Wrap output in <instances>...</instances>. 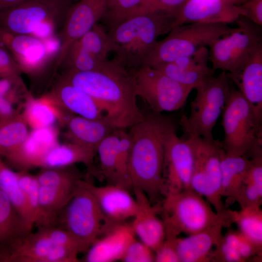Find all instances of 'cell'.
I'll return each mask as SVG.
<instances>
[{
  "label": "cell",
  "instance_id": "24",
  "mask_svg": "<svg viewBox=\"0 0 262 262\" xmlns=\"http://www.w3.org/2000/svg\"><path fill=\"white\" fill-rule=\"evenodd\" d=\"M226 226L221 223L186 238L177 237L175 247L180 262H210L212 248L220 242Z\"/></svg>",
  "mask_w": 262,
  "mask_h": 262
},
{
  "label": "cell",
  "instance_id": "20",
  "mask_svg": "<svg viewBox=\"0 0 262 262\" xmlns=\"http://www.w3.org/2000/svg\"><path fill=\"white\" fill-rule=\"evenodd\" d=\"M57 137L53 126L33 129L17 148L4 156L21 170L39 167L46 154L58 144Z\"/></svg>",
  "mask_w": 262,
  "mask_h": 262
},
{
  "label": "cell",
  "instance_id": "17",
  "mask_svg": "<svg viewBox=\"0 0 262 262\" xmlns=\"http://www.w3.org/2000/svg\"><path fill=\"white\" fill-rule=\"evenodd\" d=\"M246 15L242 5L225 0H188L172 15V29L190 23L228 24Z\"/></svg>",
  "mask_w": 262,
  "mask_h": 262
},
{
  "label": "cell",
  "instance_id": "10",
  "mask_svg": "<svg viewBox=\"0 0 262 262\" xmlns=\"http://www.w3.org/2000/svg\"><path fill=\"white\" fill-rule=\"evenodd\" d=\"M238 27L231 33L219 38L209 46V61L214 70L238 73L255 52L262 47L261 26L244 16L235 21Z\"/></svg>",
  "mask_w": 262,
  "mask_h": 262
},
{
  "label": "cell",
  "instance_id": "28",
  "mask_svg": "<svg viewBox=\"0 0 262 262\" xmlns=\"http://www.w3.org/2000/svg\"><path fill=\"white\" fill-rule=\"evenodd\" d=\"M96 152L76 143H68L53 147L44 157L39 167L42 168H61L77 163L90 165Z\"/></svg>",
  "mask_w": 262,
  "mask_h": 262
},
{
  "label": "cell",
  "instance_id": "44",
  "mask_svg": "<svg viewBox=\"0 0 262 262\" xmlns=\"http://www.w3.org/2000/svg\"><path fill=\"white\" fill-rule=\"evenodd\" d=\"M21 71L11 56L4 49L0 47V78L9 80L14 83H21Z\"/></svg>",
  "mask_w": 262,
  "mask_h": 262
},
{
  "label": "cell",
  "instance_id": "42",
  "mask_svg": "<svg viewBox=\"0 0 262 262\" xmlns=\"http://www.w3.org/2000/svg\"><path fill=\"white\" fill-rule=\"evenodd\" d=\"M187 0H142L128 18L139 14L152 13H161L172 16Z\"/></svg>",
  "mask_w": 262,
  "mask_h": 262
},
{
  "label": "cell",
  "instance_id": "16",
  "mask_svg": "<svg viewBox=\"0 0 262 262\" xmlns=\"http://www.w3.org/2000/svg\"><path fill=\"white\" fill-rule=\"evenodd\" d=\"M108 0H79L69 7L58 35L56 67L61 66L71 46L101 20Z\"/></svg>",
  "mask_w": 262,
  "mask_h": 262
},
{
  "label": "cell",
  "instance_id": "7",
  "mask_svg": "<svg viewBox=\"0 0 262 262\" xmlns=\"http://www.w3.org/2000/svg\"><path fill=\"white\" fill-rule=\"evenodd\" d=\"M230 87L227 72L222 71L196 88V94L190 103L189 115H182L179 121L185 138L214 140L213 131L229 96Z\"/></svg>",
  "mask_w": 262,
  "mask_h": 262
},
{
  "label": "cell",
  "instance_id": "8",
  "mask_svg": "<svg viewBox=\"0 0 262 262\" xmlns=\"http://www.w3.org/2000/svg\"><path fill=\"white\" fill-rule=\"evenodd\" d=\"M236 30L227 24L190 23L175 27L164 38L156 42L145 66L155 67L191 55Z\"/></svg>",
  "mask_w": 262,
  "mask_h": 262
},
{
  "label": "cell",
  "instance_id": "6",
  "mask_svg": "<svg viewBox=\"0 0 262 262\" xmlns=\"http://www.w3.org/2000/svg\"><path fill=\"white\" fill-rule=\"evenodd\" d=\"M72 0H26L0 12V29L42 40L55 35L63 25Z\"/></svg>",
  "mask_w": 262,
  "mask_h": 262
},
{
  "label": "cell",
  "instance_id": "51",
  "mask_svg": "<svg viewBox=\"0 0 262 262\" xmlns=\"http://www.w3.org/2000/svg\"></svg>",
  "mask_w": 262,
  "mask_h": 262
},
{
  "label": "cell",
  "instance_id": "25",
  "mask_svg": "<svg viewBox=\"0 0 262 262\" xmlns=\"http://www.w3.org/2000/svg\"><path fill=\"white\" fill-rule=\"evenodd\" d=\"M64 109L83 117L104 118L103 110L90 95L61 79L51 94Z\"/></svg>",
  "mask_w": 262,
  "mask_h": 262
},
{
  "label": "cell",
  "instance_id": "3",
  "mask_svg": "<svg viewBox=\"0 0 262 262\" xmlns=\"http://www.w3.org/2000/svg\"><path fill=\"white\" fill-rule=\"evenodd\" d=\"M171 15L152 13L131 16L107 31L113 60L131 72L145 66L158 36L172 29Z\"/></svg>",
  "mask_w": 262,
  "mask_h": 262
},
{
  "label": "cell",
  "instance_id": "14",
  "mask_svg": "<svg viewBox=\"0 0 262 262\" xmlns=\"http://www.w3.org/2000/svg\"><path fill=\"white\" fill-rule=\"evenodd\" d=\"M78 255L54 244L39 229L13 242L0 244L2 262H77Z\"/></svg>",
  "mask_w": 262,
  "mask_h": 262
},
{
  "label": "cell",
  "instance_id": "11",
  "mask_svg": "<svg viewBox=\"0 0 262 262\" xmlns=\"http://www.w3.org/2000/svg\"><path fill=\"white\" fill-rule=\"evenodd\" d=\"M136 95L158 113L182 108L193 88L174 81L159 69L144 66L131 72Z\"/></svg>",
  "mask_w": 262,
  "mask_h": 262
},
{
  "label": "cell",
  "instance_id": "19",
  "mask_svg": "<svg viewBox=\"0 0 262 262\" xmlns=\"http://www.w3.org/2000/svg\"><path fill=\"white\" fill-rule=\"evenodd\" d=\"M209 51L205 47L191 55L153 67L180 84L194 89L214 76L215 70L209 67Z\"/></svg>",
  "mask_w": 262,
  "mask_h": 262
},
{
  "label": "cell",
  "instance_id": "37",
  "mask_svg": "<svg viewBox=\"0 0 262 262\" xmlns=\"http://www.w3.org/2000/svg\"><path fill=\"white\" fill-rule=\"evenodd\" d=\"M131 145L132 141L130 133L126 132L123 129H120L115 172L110 184L117 185L129 191L132 189L129 169Z\"/></svg>",
  "mask_w": 262,
  "mask_h": 262
},
{
  "label": "cell",
  "instance_id": "4",
  "mask_svg": "<svg viewBox=\"0 0 262 262\" xmlns=\"http://www.w3.org/2000/svg\"><path fill=\"white\" fill-rule=\"evenodd\" d=\"M161 206L165 238L177 237L181 233L193 234L221 223L226 226L231 223L228 212L213 211L210 204L193 189L164 196Z\"/></svg>",
  "mask_w": 262,
  "mask_h": 262
},
{
  "label": "cell",
  "instance_id": "38",
  "mask_svg": "<svg viewBox=\"0 0 262 262\" xmlns=\"http://www.w3.org/2000/svg\"><path fill=\"white\" fill-rule=\"evenodd\" d=\"M72 166L42 168L35 175L39 185L59 189L75 188L81 179L78 171Z\"/></svg>",
  "mask_w": 262,
  "mask_h": 262
},
{
  "label": "cell",
  "instance_id": "22",
  "mask_svg": "<svg viewBox=\"0 0 262 262\" xmlns=\"http://www.w3.org/2000/svg\"><path fill=\"white\" fill-rule=\"evenodd\" d=\"M133 190L137 210L131 226L140 241L154 251L162 244L165 237L164 222L157 216L159 207L152 205L143 191L135 188Z\"/></svg>",
  "mask_w": 262,
  "mask_h": 262
},
{
  "label": "cell",
  "instance_id": "34",
  "mask_svg": "<svg viewBox=\"0 0 262 262\" xmlns=\"http://www.w3.org/2000/svg\"><path fill=\"white\" fill-rule=\"evenodd\" d=\"M231 222L238 226L240 232L259 248L262 246V211L260 206H248L239 211L227 210Z\"/></svg>",
  "mask_w": 262,
  "mask_h": 262
},
{
  "label": "cell",
  "instance_id": "46",
  "mask_svg": "<svg viewBox=\"0 0 262 262\" xmlns=\"http://www.w3.org/2000/svg\"><path fill=\"white\" fill-rule=\"evenodd\" d=\"M246 11L245 17L253 23L262 25V0H248L242 5Z\"/></svg>",
  "mask_w": 262,
  "mask_h": 262
},
{
  "label": "cell",
  "instance_id": "23",
  "mask_svg": "<svg viewBox=\"0 0 262 262\" xmlns=\"http://www.w3.org/2000/svg\"><path fill=\"white\" fill-rule=\"evenodd\" d=\"M227 74L249 103L258 119L262 122V47L238 73Z\"/></svg>",
  "mask_w": 262,
  "mask_h": 262
},
{
  "label": "cell",
  "instance_id": "13",
  "mask_svg": "<svg viewBox=\"0 0 262 262\" xmlns=\"http://www.w3.org/2000/svg\"><path fill=\"white\" fill-rule=\"evenodd\" d=\"M60 46L56 35L42 40L0 29V47L10 54L21 72L34 74L42 71L54 57L57 58Z\"/></svg>",
  "mask_w": 262,
  "mask_h": 262
},
{
  "label": "cell",
  "instance_id": "36",
  "mask_svg": "<svg viewBox=\"0 0 262 262\" xmlns=\"http://www.w3.org/2000/svg\"><path fill=\"white\" fill-rule=\"evenodd\" d=\"M75 42L100 61L105 62L108 60L111 46L107 31L102 24H95Z\"/></svg>",
  "mask_w": 262,
  "mask_h": 262
},
{
  "label": "cell",
  "instance_id": "21",
  "mask_svg": "<svg viewBox=\"0 0 262 262\" xmlns=\"http://www.w3.org/2000/svg\"><path fill=\"white\" fill-rule=\"evenodd\" d=\"M135 234L131 224L125 222L112 226L86 251L87 262L121 261Z\"/></svg>",
  "mask_w": 262,
  "mask_h": 262
},
{
  "label": "cell",
  "instance_id": "15",
  "mask_svg": "<svg viewBox=\"0 0 262 262\" xmlns=\"http://www.w3.org/2000/svg\"><path fill=\"white\" fill-rule=\"evenodd\" d=\"M169 133L165 140L163 171L162 195L192 189L191 179L195 164V152L188 138Z\"/></svg>",
  "mask_w": 262,
  "mask_h": 262
},
{
  "label": "cell",
  "instance_id": "50",
  "mask_svg": "<svg viewBox=\"0 0 262 262\" xmlns=\"http://www.w3.org/2000/svg\"><path fill=\"white\" fill-rule=\"evenodd\" d=\"M78 0H72V1L73 2H76V1H78Z\"/></svg>",
  "mask_w": 262,
  "mask_h": 262
},
{
  "label": "cell",
  "instance_id": "1",
  "mask_svg": "<svg viewBox=\"0 0 262 262\" xmlns=\"http://www.w3.org/2000/svg\"><path fill=\"white\" fill-rule=\"evenodd\" d=\"M62 79L93 98L117 129L131 128L144 117L137 104L131 73L113 59L96 70L66 71Z\"/></svg>",
  "mask_w": 262,
  "mask_h": 262
},
{
  "label": "cell",
  "instance_id": "30",
  "mask_svg": "<svg viewBox=\"0 0 262 262\" xmlns=\"http://www.w3.org/2000/svg\"><path fill=\"white\" fill-rule=\"evenodd\" d=\"M247 156H233L221 150V195L234 200L237 191L250 165Z\"/></svg>",
  "mask_w": 262,
  "mask_h": 262
},
{
  "label": "cell",
  "instance_id": "31",
  "mask_svg": "<svg viewBox=\"0 0 262 262\" xmlns=\"http://www.w3.org/2000/svg\"><path fill=\"white\" fill-rule=\"evenodd\" d=\"M234 200L241 208L261 206L262 202V157L251 159L250 165L240 186Z\"/></svg>",
  "mask_w": 262,
  "mask_h": 262
},
{
  "label": "cell",
  "instance_id": "9",
  "mask_svg": "<svg viewBox=\"0 0 262 262\" xmlns=\"http://www.w3.org/2000/svg\"><path fill=\"white\" fill-rule=\"evenodd\" d=\"M79 180L72 196L58 215L57 226L89 248L113 225L107 221L93 195Z\"/></svg>",
  "mask_w": 262,
  "mask_h": 262
},
{
  "label": "cell",
  "instance_id": "2",
  "mask_svg": "<svg viewBox=\"0 0 262 262\" xmlns=\"http://www.w3.org/2000/svg\"><path fill=\"white\" fill-rule=\"evenodd\" d=\"M178 127L173 117L151 111L130 128L129 169L132 189L143 191L151 203L162 195L165 142Z\"/></svg>",
  "mask_w": 262,
  "mask_h": 262
},
{
  "label": "cell",
  "instance_id": "43",
  "mask_svg": "<svg viewBox=\"0 0 262 262\" xmlns=\"http://www.w3.org/2000/svg\"><path fill=\"white\" fill-rule=\"evenodd\" d=\"M121 261L124 262H154L155 253L150 247L135 238L128 246Z\"/></svg>",
  "mask_w": 262,
  "mask_h": 262
},
{
  "label": "cell",
  "instance_id": "26",
  "mask_svg": "<svg viewBox=\"0 0 262 262\" xmlns=\"http://www.w3.org/2000/svg\"><path fill=\"white\" fill-rule=\"evenodd\" d=\"M65 124L69 141L96 152L101 141L117 129L105 118L92 119L79 115L69 116Z\"/></svg>",
  "mask_w": 262,
  "mask_h": 262
},
{
  "label": "cell",
  "instance_id": "32",
  "mask_svg": "<svg viewBox=\"0 0 262 262\" xmlns=\"http://www.w3.org/2000/svg\"><path fill=\"white\" fill-rule=\"evenodd\" d=\"M29 232L8 197L0 189V244L13 242Z\"/></svg>",
  "mask_w": 262,
  "mask_h": 262
},
{
  "label": "cell",
  "instance_id": "35",
  "mask_svg": "<svg viewBox=\"0 0 262 262\" xmlns=\"http://www.w3.org/2000/svg\"><path fill=\"white\" fill-rule=\"evenodd\" d=\"M29 132L22 115L0 118V154L5 155L17 148Z\"/></svg>",
  "mask_w": 262,
  "mask_h": 262
},
{
  "label": "cell",
  "instance_id": "27",
  "mask_svg": "<svg viewBox=\"0 0 262 262\" xmlns=\"http://www.w3.org/2000/svg\"><path fill=\"white\" fill-rule=\"evenodd\" d=\"M64 110L50 94L29 100L22 115L28 125L35 129L53 126L58 120L65 124L69 116Z\"/></svg>",
  "mask_w": 262,
  "mask_h": 262
},
{
  "label": "cell",
  "instance_id": "12",
  "mask_svg": "<svg viewBox=\"0 0 262 262\" xmlns=\"http://www.w3.org/2000/svg\"><path fill=\"white\" fill-rule=\"evenodd\" d=\"M188 138L195 152V164L191 179L192 189L205 197L218 213L227 209L221 195V142L207 141L201 137Z\"/></svg>",
  "mask_w": 262,
  "mask_h": 262
},
{
  "label": "cell",
  "instance_id": "47",
  "mask_svg": "<svg viewBox=\"0 0 262 262\" xmlns=\"http://www.w3.org/2000/svg\"><path fill=\"white\" fill-rule=\"evenodd\" d=\"M15 115L10 100L5 97L0 95V118L8 117Z\"/></svg>",
  "mask_w": 262,
  "mask_h": 262
},
{
  "label": "cell",
  "instance_id": "45",
  "mask_svg": "<svg viewBox=\"0 0 262 262\" xmlns=\"http://www.w3.org/2000/svg\"><path fill=\"white\" fill-rule=\"evenodd\" d=\"M177 237L165 238L162 244L154 251V262H180L175 247Z\"/></svg>",
  "mask_w": 262,
  "mask_h": 262
},
{
  "label": "cell",
  "instance_id": "33",
  "mask_svg": "<svg viewBox=\"0 0 262 262\" xmlns=\"http://www.w3.org/2000/svg\"><path fill=\"white\" fill-rule=\"evenodd\" d=\"M0 189L8 197L22 219L27 229L31 232L32 226L27 207L25 196L18 182L17 174L2 161L0 154Z\"/></svg>",
  "mask_w": 262,
  "mask_h": 262
},
{
  "label": "cell",
  "instance_id": "29",
  "mask_svg": "<svg viewBox=\"0 0 262 262\" xmlns=\"http://www.w3.org/2000/svg\"><path fill=\"white\" fill-rule=\"evenodd\" d=\"M76 187L59 189L39 185L40 214L36 225L39 228L57 226L58 215L70 199Z\"/></svg>",
  "mask_w": 262,
  "mask_h": 262
},
{
  "label": "cell",
  "instance_id": "49",
  "mask_svg": "<svg viewBox=\"0 0 262 262\" xmlns=\"http://www.w3.org/2000/svg\"><path fill=\"white\" fill-rule=\"evenodd\" d=\"M227 2L232 4L240 5L247 1L248 0H225Z\"/></svg>",
  "mask_w": 262,
  "mask_h": 262
},
{
  "label": "cell",
  "instance_id": "40",
  "mask_svg": "<svg viewBox=\"0 0 262 262\" xmlns=\"http://www.w3.org/2000/svg\"><path fill=\"white\" fill-rule=\"evenodd\" d=\"M142 0H108L101 20L107 31L127 19Z\"/></svg>",
  "mask_w": 262,
  "mask_h": 262
},
{
  "label": "cell",
  "instance_id": "48",
  "mask_svg": "<svg viewBox=\"0 0 262 262\" xmlns=\"http://www.w3.org/2000/svg\"><path fill=\"white\" fill-rule=\"evenodd\" d=\"M26 0H0V12L15 7Z\"/></svg>",
  "mask_w": 262,
  "mask_h": 262
},
{
  "label": "cell",
  "instance_id": "41",
  "mask_svg": "<svg viewBox=\"0 0 262 262\" xmlns=\"http://www.w3.org/2000/svg\"><path fill=\"white\" fill-rule=\"evenodd\" d=\"M54 244L73 250L79 254L86 252L88 247L75 238L66 229L59 226L39 229Z\"/></svg>",
  "mask_w": 262,
  "mask_h": 262
},
{
  "label": "cell",
  "instance_id": "18",
  "mask_svg": "<svg viewBox=\"0 0 262 262\" xmlns=\"http://www.w3.org/2000/svg\"><path fill=\"white\" fill-rule=\"evenodd\" d=\"M79 182L93 195L110 224L125 222L135 215L137 203L127 189L108 183L97 186L82 179Z\"/></svg>",
  "mask_w": 262,
  "mask_h": 262
},
{
  "label": "cell",
  "instance_id": "39",
  "mask_svg": "<svg viewBox=\"0 0 262 262\" xmlns=\"http://www.w3.org/2000/svg\"><path fill=\"white\" fill-rule=\"evenodd\" d=\"M120 130L116 129L106 136L97 147L100 172L103 176L111 183L115 172V161L120 139Z\"/></svg>",
  "mask_w": 262,
  "mask_h": 262
},
{
  "label": "cell",
  "instance_id": "5",
  "mask_svg": "<svg viewBox=\"0 0 262 262\" xmlns=\"http://www.w3.org/2000/svg\"><path fill=\"white\" fill-rule=\"evenodd\" d=\"M222 116L224 137L220 142L227 155L252 158L262 154V122L241 93L232 87Z\"/></svg>",
  "mask_w": 262,
  "mask_h": 262
}]
</instances>
